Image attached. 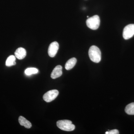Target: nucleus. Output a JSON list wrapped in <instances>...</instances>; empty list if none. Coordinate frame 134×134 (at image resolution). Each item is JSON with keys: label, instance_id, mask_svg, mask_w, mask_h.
I'll return each instance as SVG.
<instances>
[{"label": "nucleus", "instance_id": "6", "mask_svg": "<svg viewBox=\"0 0 134 134\" xmlns=\"http://www.w3.org/2000/svg\"><path fill=\"white\" fill-rule=\"evenodd\" d=\"M59 48V44L58 42L54 41L51 43L48 49V54L50 57L53 58L56 55Z\"/></svg>", "mask_w": 134, "mask_h": 134}, {"label": "nucleus", "instance_id": "13", "mask_svg": "<svg viewBox=\"0 0 134 134\" xmlns=\"http://www.w3.org/2000/svg\"><path fill=\"white\" fill-rule=\"evenodd\" d=\"M38 70L36 68H29L26 69L25 71V73L26 75L30 76L32 74H37Z\"/></svg>", "mask_w": 134, "mask_h": 134}, {"label": "nucleus", "instance_id": "15", "mask_svg": "<svg viewBox=\"0 0 134 134\" xmlns=\"http://www.w3.org/2000/svg\"><path fill=\"white\" fill-rule=\"evenodd\" d=\"M87 18H88V17H89V16H87Z\"/></svg>", "mask_w": 134, "mask_h": 134}, {"label": "nucleus", "instance_id": "2", "mask_svg": "<svg viewBox=\"0 0 134 134\" xmlns=\"http://www.w3.org/2000/svg\"><path fill=\"white\" fill-rule=\"evenodd\" d=\"M57 126L58 128L65 131H73L75 129V126L72 124L71 121L69 120H60L57 121Z\"/></svg>", "mask_w": 134, "mask_h": 134}, {"label": "nucleus", "instance_id": "10", "mask_svg": "<svg viewBox=\"0 0 134 134\" xmlns=\"http://www.w3.org/2000/svg\"><path fill=\"white\" fill-rule=\"evenodd\" d=\"M77 62V60L75 58H73L70 59L66 63L65 68L67 70H70L75 66Z\"/></svg>", "mask_w": 134, "mask_h": 134}, {"label": "nucleus", "instance_id": "4", "mask_svg": "<svg viewBox=\"0 0 134 134\" xmlns=\"http://www.w3.org/2000/svg\"><path fill=\"white\" fill-rule=\"evenodd\" d=\"M134 35V24L128 25L125 26L123 31L122 36L125 40L131 38Z\"/></svg>", "mask_w": 134, "mask_h": 134}, {"label": "nucleus", "instance_id": "9", "mask_svg": "<svg viewBox=\"0 0 134 134\" xmlns=\"http://www.w3.org/2000/svg\"><path fill=\"white\" fill-rule=\"evenodd\" d=\"M18 121L21 126H24L27 129H30L32 126L31 123L30 122L26 119L24 117L21 116L19 117Z\"/></svg>", "mask_w": 134, "mask_h": 134}, {"label": "nucleus", "instance_id": "5", "mask_svg": "<svg viewBox=\"0 0 134 134\" xmlns=\"http://www.w3.org/2000/svg\"><path fill=\"white\" fill-rule=\"evenodd\" d=\"M59 92L57 90H54L49 91L44 94L43 99L47 103H49L54 100L58 97Z\"/></svg>", "mask_w": 134, "mask_h": 134}, {"label": "nucleus", "instance_id": "12", "mask_svg": "<svg viewBox=\"0 0 134 134\" xmlns=\"http://www.w3.org/2000/svg\"><path fill=\"white\" fill-rule=\"evenodd\" d=\"M125 111L129 115H134V103L127 105L125 108Z\"/></svg>", "mask_w": 134, "mask_h": 134}, {"label": "nucleus", "instance_id": "1", "mask_svg": "<svg viewBox=\"0 0 134 134\" xmlns=\"http://www.w3.org/2000/svg\"><path fill=\"white\" fill-rule=\"evenodd\" d=\"M89 56L92 61L98 63L100 61L101 54L100 49L96 46H92L89 50Z\"/></svg>", "mask_w": 134, "mask_h": 134}, {"label": "nucleus", "instance_id": "7", "mask_svg": "<svg viewBox=\"0 0 134 134\" xmlns=\"http://www.w3.org/2000/svg\"><path fill=\"white\" fill-rule=\"evenodd\" d=\"M62 67L61 65H58L53 70L51 77L53 79H55L61 76L62 75Z\"/></svg>", "mask_w": 134, "mask_h": 134}, {"label": "nucleus", "instance_id": "11", "mask_svg": "<svg viewBox=\"0 0 134 134\" xmlns=\"http://www.w3.org/2000/svg\"><path fill=\"white\" fill-rule=\"evenodd\" d=\"M16 57L14 55H10L6 62V66L10 67L16 65Z\"/></svg>", "mask_w": 134, "mask_h": 134}, {"label": "nucleus", "instance_id": "14", "mask_svg": "<svg viewBox=\"0 0 134 134\" xmlns=\"http://www.w3.org/2000/svg\"><path fill=\"white\" fill-rule=\"evenodd\" d=\"M105 134H119V130L117 129L112 130H109L105 132Z\"/></svg>", "mask_w": 134, "mask_h": 134}, {"label": "nucleus", "instance_id": "8", "mask_svg": "<svg viewBox=\"0 0 134 134\" xmlns=\"http://www.w3.org/2000/svg\"><path fill=\"white\" fill-rule=\"evenodd\" d=\"M26 52L24 48L19 47L16 49L15 52V55L16 58L19 60L24 59L26 56Z\"/></svg>", "mask_w": 134, "mask_h": 134}, {"label": "nucleus", "instance_id": "3", "mask_svg": "<svg viewBox=\"0 0 134 134\" xmlns=\"http://www.w3.org/2000/svg\"><path fill=\"white\" fill-rule=\"evenodd\" d=\"M100 20L97 15L89 18L86 21V25L90 29L93 30H97L100 25Z\"/></svg>", "mask_w": 134, "mask_h": 134}]
</instances>
